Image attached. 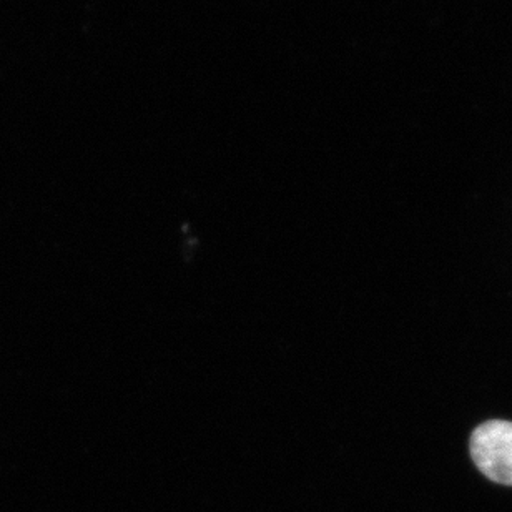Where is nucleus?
<instances>
[{"label": "nucleus", "mask_w": 512, "mask_h": 512, "mask_svg": "<svg viewBox=\"0 0 512 512\" xmlns=\"http://www.w3.org/2000/svg\"><path fill=\"white\" fill-rule=\"evenodd\" d=\"M469 453L489 481L512 486V421L489 419L479 424L471 433Z\"/></svg>", "instance_id": "nucleus-1"}]
</instances>
